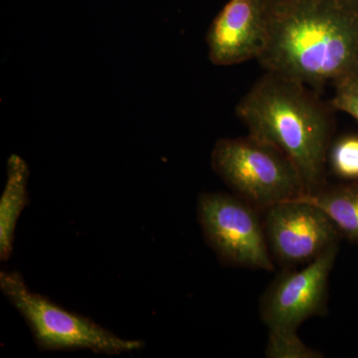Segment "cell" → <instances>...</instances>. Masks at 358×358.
Returning <instances> with one entry per match:
<instances>
[{
    "instance_id": "52a82bcc",
    "label": "cell",
    "mask_w": 358,
    "mask_h": 358,
    "mask_svg": "<svg viewBox=\"0 0 358 358\" xmlns=\"http://www.w3.org/2000/svg\"><path fill=\"white\" fill-rule=\"evenodd\" d=\"M263 222L271 253L286 265L310 262L338 243L336 226L306 194L266 209Z\"/></svg>"
},
{
    "instance_id": "6da1fadb",
    "label": "cell",
    "mask_w": 358,
    "mask_h": 358,
    "mask_svg": "<svg viewBox=\"0 0 358 358\" xmlns=\"http://www.w3.org/2000/svg\"><path fill=\"white\" fill-rule=\"evenodd\" d=\"M267 72L320 88L358 73V10L338 0H266Z\"/></svg>"
},
{
    "instance_id": "5b68a950",
    "label": "cell",
    "mask_w": 358,
    "mask_h": 358,
    "mask_svg": "<svg viewBox=\"0 0 358 358\" xmlns=\"http://www.w3.org/2000/svg\"><path fill=\"white\" fill-rule=\"evenodd\" d=\"M253 205L223 192H205L197 203L205 240L228 265L273 271L272 257Z\"/></svg>"
},
{
    "instance_id": "5bb4252c",
    "label": "cell",
    "mask_w": 358,
    "mask_h": 358,
    "mask_svg": "<svg viewBox=\"0 0 358 358\" xmlns=\"http://www.w3.org/2000/svg\"><path fill=\"white\" fill-rule=\"evenodd\" d=\"M338 1L358 10V0H338Z\"/></svg>"
},
{
    "instance_id": "7c38bea8",
    "label": "cell",
    "mask_w": 358,
    "mask_h": 358,
    "mask_svg": "<svg viewBox=\"0 0 358 358\" xmlns=\"http://www.w3.org/2000/svg\"><path fill=\"white\" fill-rule=\"evenodd\" d=\"M266 357L270 358H317L320 353L310 350L296 333H268Z\"/></svg>"
},
{
    "instance_id": "9c48e42d",
    "label": "cell",
    "mask_w": 358,
    "mask_h": 358,
    "mask_svg": "<svg viewBox=\"0 0 358 358\" xmlns=\"http://www.w3.org/2000/svg\"><path fill=\"white\" fill-rule=\"evenodd\" d=\"M29 169L25 160L13 155L7 162V180L0 199V259L7 261L13 252L16 224L29 204L27 181Z\"/></svg>"
},
{
    "instance_id": "4fadbf2b",
    "label": "cell",
    "mask_w": 358,
    "mask_h": 358,
    "mask_svg": "<svg viewBox=\"0 0 358 358\" xmlns=\"http://www.w3.org/2000/svg\"><path fill=\"white\" fill-rule=\"evenodd\" d=\"M336 91L331 105L334 109L352 115L358 121V73L334 83Z\"/></svg>"
},
{
    "instance_id": "30bf717a",
    "label": "cell",
    "mask_w": 358,
    "mask_h": 358,
    "mask_svg": "<svg viewBox=\"0 0 358 358\" xmlns=\"http://www.w3.org/2000/svg\"><path fill=\"white\" fill-rule=\"evenodd\" d=\"M306 197L327 214L339 234L358 243V182L320 189Z\"/></svg>"
},
{
    "instance_id": "7a4b0ae2",
    "label": "cell",
    "mask_w": 358,
    "mask_h": 358,
    "mask_svg": "<svg viewBox=\"0 0 358 358\" xmlns=\"http://www.w3.org/2000/svg\"><path fill=\"white\" fill-rule=\"evenodd\" d=\"M236 115L250 136L289 157L307 194L322 189L333 121L307 86L267 72L238 103Z\"/></svg>"
},
{
    "instance_id": "8fae6325",
    "label": "cell",
    "mask_w": 358,
    "mask_h": 358,
    "mask_svg": "<svg viewBox=\"0 0 358 358\" xmlns=\"http://www.w3.org/2000/svg\"><path fill=\"white\" fill-rule=\"evenodd\" d=\"M334 173L348 180H358V136H348L334 143L329 152Z\"/></svg>"
},
{
    "instance_id": "8992f818",
    "label": "cell",
    "mask_w": 358,
    "mask_h": 358,
    "mask_svg": "<svg viewBox=\"0 0 358 358\" xmlns=\"http://www.w3.org/2000/svg\"><path fill=\"white\" fill-rule=\"evenodd\" d=\"M338 252V243L331 245L305 267L279 275L268 287L261 301L268 333H296L305 320L322 310Z\"/></svg>"
},
{
    "instance_id": "3957f363",
    "label": "cell",
    "mask_w": 358,
    "mask_h": 358,
    "mask_svg": "<svg viewBox=\"0 0 358 358\" xmlns=\"http://www.w3.org/2000/svg\"><path fill=\"white\" fill-rule=\"evenodd\" d=\"M0 289L22 315L42 352L88 350L117 355L145 348L141 341L120 338L94 320L65 310L43 294L33 293L17 271L0 272Z\"/></svg>"
},
{
    "instance_id": "277c9868",
    "label": "cell",
    "mask_w": 358,
    "mask_h": 358,
    "mask_svg": "<svg viewBox=\"0 0 358 358\" xmlns=\"http://www.w3.org/2000/svg\"><path fill=\"white\" fill-rule=\"evenodd\" d=\"M211 166L240 199L257 209L307 194L298 169L274 145L249 136L222 138L212 150Z\"/></svg>"
},
{
    "instance_id": "ba28073f",
    "label": "cell",
    "mask_w": 358,
    "mask_h": 358,
    "mask_svg": "<svg viewBox=\"0 0 358 358\" xmlns=\"http://www.w3.org/2000/svg\"><path fill=\"white\" fill-rule=\"evenodd\" d=\"M206 41L214 65L260 57L267 41L266 0H229L212 22Z\"/></svg>"
}]
</instances>
